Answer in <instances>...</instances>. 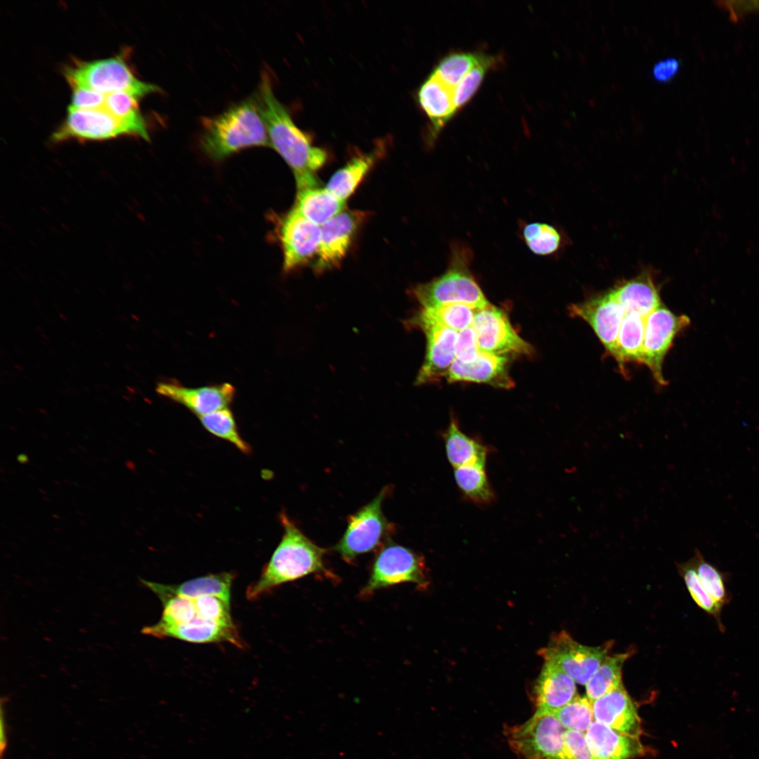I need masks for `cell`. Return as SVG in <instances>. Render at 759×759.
Listing matches in <instances>:
<instances>
[{
	"label": "cell",
	"mask_w": 759,
	"mask_h": 759,
	"mask_svg": "<svg viewBox=\"0 0 759 759\" xmlns=\"http://www.w3.org/2000/svg\"><path fill=\"white\" fill-rule=\"evenodd\" d=\"M131 136L122 123L103 108L77 110L68 108L65 119L53 133L55 143L75 139L83 141H106Z\"/></svg>",
	"instance_id": "cell-12"
},
{
	"label": "cell",
	"mask_w": 759,
	"mask_h": 759,
	"mask_svg": "<svg viewBox=\"0 0 759 759\" xmlns=\"http://www.w3.org/2000/svg\"><path fill=\"white\" fill-rule=\"evenodd\" d=\"M678 569L695 603L706 613L712 616L720 630L724 632L725 627L720 618L722 609L713 600L701 585L693 557L687 562L679 564Z\"/></svg>",
	"instance_id": "cell-37"
},
{
	"label": "cell",
	"mask_w": 759,
	"mask_h": 759,
	"mask_svg": "<svg viewBox=\"0 0 759 759\" xmlns=\"http://www.w3.org/2000/svg\"><path fill=\"white\" fill-rule=\"evenodd\" d=\"M564 741L571 759H595L588 745L584 732L566 729Z\"/></svg>",
	"instance_id": "cell-44"
},
{
	"label": "cell",
	"mask_w": 759,
	"mask_h": 759,
	"mask_svg": "<svg viewBox=\"0 0 759 759\" xmlns=\"http://www.w3.org/2000/svg\"><path fill=\"white\" fill-rule=\"evenodd\" d=\"M417 100L432 123L431 137L433 139L456 113L453 89L431 74L420 86Z\"/></svg>",
	"instance_id": "cell-24"
},
{
	"label": "cell",
	"mask_w": 759,
	"mask_h": 759,
	"mask_svg": "<svg viewBox=\"0 0 759 759\" xmlns=\"http://www.w3.org/2000/svg\"><path fill=\"white\" fill-rule=\"evenodd\" d=\"M17 460L19 462L22 464H26L29 462V458L27 455L23 453L18 455L17 457Z\"/></svg>",
	"instance_id": "cell-48"
},
{
	"label": "cell",
	"mask_w": 759,
	"mask_h": 759,
	"mask_svg": "<svg viewBox=\"0 0 759 759\" xmlns=\"http://www.w3.org/2000/svg\"><path fill=\"white\" fill-rule=\"evenodd\" d=\"M365 216V213L359 211H342L320 226L318 270L337 266L340 263Z\"/></svg>",
	"instance_id": "cell-16"
},
{
	"label": "cell",
	"mask_w": 759,
	"mask_h": 759,
	"mask_svg": "<svg viewBox=\"0 0 759 759\" xmlns=\"http://www.w3.org/2000/svg\"><path fill=\"white\" fill-rule=\"evenodd\" d=\"M508 362L505 356L480 351L477 358L469 363L455 359L446 378L449 382L484 383L495 387L510 389L514 387V382L509 374Z\"/></svg>",
	"instance_id": "cell-19"
},
{
	"label": "cell",
	"mask_w": 759,
	"mask_h": 759,
	"mask_svg": "<svg viewBox=\"0 0 759 759\" xmlns=\"http://www.w3.org/2000/svg\"><path fill=\"white\" fill-rule=\"evenodd\" d=\"M70 86L72 90V96L69 108L77 110L103 108L105 95L77 85L72 84Z\"/></svg>",
	"instance_id": "cell-43"
},
{
	"label": "cell",
	"mask_w": 759,
	"mask_h": 759,
	"mask_svg": "<svg viewBox=\"0 0 759 759\" xmlns=\"http://www.w3.org/2000/svg\"><path fill=\"white\" fill-rule=\"evenodd\" d=\"M693 559L701 585L713 600L722 609L731 600L726 584L728 574L708 562L697 548L694 549Z\"/></svg>",
	"instance_id": "cell-35"
},
{
	"label": "cell",
	"mask_w": 759,
	"mask_h": 759,
	"mask_svg": "<svg viewBox=\"0 0 759 759\" xmlns=\"http://www.w3.org/2000/svg\"><path fill=\"white\" fill-rule=\"evenodd\" d=\"M139 99L127 92L112 93L105 95L103 109L119 121L131 136L149 141L147 123L138 107Z\"/></svg>",
	"instance_id": "cell-30"
},
{
	"label": "cell",
	"mask_w": 759,
	"mask_h": 759,
	"mask_svg": "<svg viewBox=\"0 0 759 759\" xmlns=\"http://www.w3.org/2000/svg\"><path fill=\"white\" fill-rule=\"evenodd\" d=\"M680 68V62L674 57L657 61L653 66L651 74L659 83H668L675 78Z\"/></svg>",
	"instance_id": "cell-45"
},
{
	"label": "cell",
	"mask_w": 759,
	"mask_h": 759,
	"mask_svg": "<svg viewBox=\"0 0 759 759\" xmlns=\"http://www.w3.org/2000/svg\"><path fill=\"white\" fill-rule=\"evenodd\" d=\"M472 327L481 352L501 356L533 353V347L517 334L507 315L495 306L478 310Z\"/></svg>",
	"instance_id": "cell-11"
},
{
	"label": "cell",
	"mask_w": 759,
	"mask_h": 759,
	"mask_svg": "<svg viewBox=\"0 0 759 759\" xmlns=\"http://www.w3.org/2000/svg\"><path fill=\"white\" fill-rule=\"evenodd\" d=\"M200 421L212 434L230 442L244 454L251 453L252 448L240 436L233 414L228 408L202 416Z\"/></svg>",
	"instance_id": "cell-36"
},
{
	"label": "cell",
	"mask_w": 759,
	"mask_h": 759,
	"mask_svg": "<svg viewBox=\"0 0 759 759\" xmlns=\"http://www.w3.org/2000/svg\"><path fill=\"white\" fill-rule=\"evenodd\" d=\"M64 74L70 85L88 88L103 95L127 92L141 98L160 91L157 86L137 78L123 56L74 61L65 67Z\"/></svg>",
	"instance_id": "cell-5"
},
{
	"label": "cell",
	"mask_w": 759,
	"mask_h": 759,
	"mask_svg": "<svg viewBox=\"0 0 759 759\" xmlns=\"http://www.w3.org/2000/svg\"><path fill=\"white\" fill-rule=\"evenodd\" d=\"M554 713L566 729L585 733L595 721L592 701L587 696L580 697L576 695Z\"/></svg>",
	"instance_id": "cell-39"
},
{
	"label": "cell",
	"mask_w": 759,
	"mask_h": 759,
	"mask_svg": "<svg viewBox=\"0 0 759 759\" xmlns=\"http://www.w3.org/2000/svg\"><path fill=\"white\" fill-rule=\"evenodd\" d=\"M476 310L464 304H448L432 308H420L407 325L421 329L427 326H440L460 332L472 325Z\"/></svg>",
	"instance_id": "cell-27"
},
{
	"label": "cell",
	"mask_w": 759,
	"mask_h": 759,
	"mask_svg": "<svg viewBox=\"0 0 759 759\" xmlns=\"http://www.w3.org/2000/svg\"><path fill=\"white\" fill-rule=\"evenodd\" d=\"M402 583L427 588L428 580L424 557L409 548L388 543L377 554L370 577L360 591L366 598L382 588Z\"/></svg>",
	"instance_id": "cell-7"
},
{
	"label": "cell",
	"mask_w": 759,
	"mask_h": 759,
	"mask_svg": "<svg viewBox=\"0 0 759 759\" xmlns=\"http://www.w3.org/2000/svg\"><path fill=\"white\" fill-rule=\"evenodd\" d=\"M279 233L285 271L304 265L318 254L320 226L302 216L294 208L283 219Z\"/></svg>",
	"instance_id": "cell-14"
},
{
	"label": "cell",
	"mask_w": 759,
	"mask_h": 759,
	"mask_svg": "<svg viewBox=\"0 0 759 759\" xmlns=\"http://www.w3.org/2000/svg\"><path fill=\"white\" fill-rule=\"evenodd\" d=\"M524 240L536 254L549 255L557 252L562 238L559 231L545 223L533 222L525 225L522 231Z\"/></svg>",
	"instance_id": "cell-38"
},
{
	"label": "cell",
	"mask_w": 759,
	"mask_h": 759,
	"mask_svg": "<svg viewBox=\"0 0 759 759\" xmlns=\"http://www.w3.org/2000/svg\"><path fill=\"white\" fill-rule=\"evenodd\" d=\"M611 291L625 313L635 312L646 318L662 305L658 287L647 272L620 282Z\"/></svg>",
	"instance_id": "cell-23"
},
{
	"label": "cell",
	"mask_w": 759,
	"mask_h": 759,
	"mask_svg": "<svg viewBox=\"0 0 759 759\" xmlns=\"http://www.w3.org/2000/svg\"><path fill=\"white\" fill-rule=\"evenodd\" d=\"M156 391L185 406L199 417L228 408L235 394L234 387L229 383L188 387L174 382H160Z\"/></svg>",
	"instance_id": "cell-15"
},
{
	"label": "cell",
	"mask_w": 759,
	"mask_h": 759,
	"mask_svg": "<svg viewBox=\"0 0 759 759\" xmlns=\"http://www.w3.org/2000/svg\"><path fill=\"white\" fill-rule=\"evenodd\" d=\"M259 101L270 145L292 170L297 188L318 185L314 174L325 163L327 154L314 146L297 126L287 108L275 96L266 74L260 82Z\"/></svg>",
	"instance_id": "cell-1"
},
{
	"label": "cell",
	"mask_w": 759,
	"mask_h": 759,
	"mask_svg": "<svg viewBox=\"0 0 759 759\" xmlns=\"http://www.w3.org/2000/svg\"><path fill=\"white\" fill-rule=\"evenodd\" d=\"M629 653L607 656L585 685L587 697L594 701L622 682V668L629 657Z\"/></svg>",
	"instance_id": "cell-33"
},
{
	"label": "cell",
	"mask_w": 759,
	"mask_h": 759,
	"mask_svg": "<svg viewBox=\"0 0 759 759\" xmlns=\"http://www.w3.org/2000/svg\"><path fill=\"white\" fill-rule=\"evenodd\" d=\"M565 730L555 713L536 711L524 724L508 728L506 736L511 748L524 759H571Z\"/></svg>",
	"instance_id": "cell-6"
},
{
	"label": "cell",
	"mask_w": 759,
	"mask_h": 759,
	"mask_svg": "<svg viewBox=\"0 0 759 759\" xmlns=\"http://www.w3.org/2000/svg\"><path fill=\"white\" fill-rule=\"evenodd\" d=\"M471 249L454 242L450 247L449 264L446 271L431 281L413 288L412 294L420 308L448 304H464L476 310L491 304L470 271Z\"/></svg>",
	"instance_id": "cell-4"
},
{
	"label": "cell",
	"mask_w": 759,
	"mask_h": 759,
	"mask_svg": "<svg viewBox=\"0 0 759 759\" xmlns=\"http://www.w3.org/2000/svg\"><path fill=\"white\" fill-rule=\"evenodd\" d=\"M389 487L381 490L366 505L351 515L346 529L333 550L346 562L377 547L389 528L382 504Z\"/></svg>",
	"instance_id": "cell-8"
},
{
	"label": "cell",
	"mask_w": 759,
	"mask_h": 759,
	"mask_svg": "<svg viewBox=\"0 0 759 759\" xmlns=\"http://www.w3.org/2000/svg\"><path fill=\"white\" fill-rule=\"evenodd\" d=\"M280 519L283 536L259 578L248 586L246 596L249 600H257L280 585L311 574L337 580L325 566V550L308 538L284 512Z\"/></svg>",
	"instance_id": "cell-2"
},
{
	"label": "cell",
	"mask_w": 759,
	"mask_h": 759,
	"mask_svg": "<svg viewBox=\"0 0 759 759\" xmlns=\"http://www.w3.org/2000/svg\"><path fill=\"white\" fill-rule=\"evenodd\" d=\"M499 62L495 56H489L485 60L472 69L453 89L455 112L463 108L476 93L487 72Z\"/></svg>",
	"instance_id": "cell-40"
},
{
	"label": "cell",
	"mask_w": 759,
	"mask_h": 759,
	"mask_svg": "<svg viewBox=\"0 0 759 759\" xmlns=\"http://www.w3.org/2000/svg\"><path fill=\"white\" fill-rule=\"evenodd\" d=\"M344 207L345 202L337 198L325 188L316 185L297 188L294 208L302 216L321 226L342 212Z\"/></svg>",
	"instance_id": "cell-26"
},
{
	"label": "cell",
	"mask_w": 759,
	"mask_h": 759,
	"mask_svg": "<svg viewBox=\"0 0 759 759\" xmlns=\"http://www.w3.org/2000/svg\"><path fill=\"white\" fill-rule=\"evenodd\" d=\"M200 144L209 157L218 161L247 148L271 146L259 101L248 98L207 119Z\"/></svg>",
	"instance_id": "cell-3"
},
{
	"label": "cell",
	"mask_w": 759,
	"mask_h": 759,
	"mask_svg": "<svg viewBox=\"0 0 759 759\" xmlns=\"http://www.w3.org/2000/svg\"><path fill=\"white\" fill-rule=\"evenodd\" d=\"M592 709L595 721L621 733L640 737L641 720L623 683L592 701Z\"/></svg>",
	"instance_id": "cell-18"
},
{
	"label": "cell",
	"mask_w": 759,
	"mask_h": 759,
	"mask_svg": "<svg viewBox=\"0 0 759 759\" xmlns=\"http://www.w3.org/2000/svg\"><path fill=\"white\" fill-rule=\"evenodd\" d=\"M488 56V55L479 52L451 53L439 62L432 74L453 89L472 69L485 60Z\"/></svg>",
	"instance_id": "cell-34"
},
{
	"label": "cell",
	"mask_w": 759,
	"mask_h": 759,
	"mask_svg": "<svg viewBox=\"0 0 759 759\" xmlns=\"http://www.w3.org/2000/svg\"><path fill=\"white\" fill-rule=\"evenodd\" d=\"M382 153V148H376L371 153L353 157L332 175L325 188L339 200L346 202Z\"/></svg>",
	"instance_id": "cell-29"
},
{
	"label": "cell",
	"mask_w": 759,
	"mask_h": 759,
	"mask_svg": "<svg viewBox=\"0 0 759 759\" xmlns=\"http://www.w3.org/2000/svg\"><path fill=\"white\" fill-rule=\"evenodd\" d=\"M536 711L555 713L576 696L573 680L558 666L545 661L534 687Z\"/></svg>",
	"instance_id": "cell-20"
},
{
	"label": "cell",
	"mask_w": 759,
	"mask_h": 759,
	"mask_svg": "<svg viewBox=\"0 0 759 759\" xmlns=\"http://www.w3.org/2000/svg\"><path fill=\"white\" fill-rule=\"evenodd\" d=\"M141 632L159 638L173 637L194 643L228 642L238 647L244 646L235 626H224L200 618L184 625Z\"/></svg>",
	"instance_id": "cell-22"
},
{
	"label": "cell",
	"mask_w": 759,
	"mask_h": 759,
	"mask_svg": "<svg viewBox=\"0 0 759 759\" xmlns=\"http://www.w3.org/2000/svg\"><path fill=\"white\" fill-rule=\"evenodd\" d=\"M0 725H1V728H0V748H1V758H2V755L4 754V752L6 750V746H7L6 724V720H5V715H4V707H3V703L2 702H1V723H0Z\"/></svg>",
	"instance_id": "cell-47"
},
{
	"label": "cell",
	"mask_w": 759,
	"mask_h": 759,
	"mask_svg": "<svg viewBox=\"0 0 759 759\" xmlns=\"http://www.w3.org/2000/svg\"><path fill=\"white\" fill-rule=\"evenodd\" d=\"M726 4V8L730 11L731 13H734V15L737 13H742L747 11H752L754 9H759V1H727L724 2Z\"/></svg>",
	"instance_id": "cell-46"
},
{
	"label": "cell",
	"mask_w": 759,
	"mask_h": 759,
	"mask_svg": "<svg viewBox=\"0 0 759 759\" xmlns=\"http://www.w3.org/2000/svg\"><path fill=\"white\" fill-rule=\"evenodd\" d=\"M689 324L688 316L676 315L663 304L646 318L641 363L649 368L660 385L667 384L662 369L664 358L675 337Z\"/></svg>",
	"instance_id": "cell-10"
},
{
	"label": "cell",
	"mask_w": 759,
	"mask_h": 759,
	"mask_svg": "<svg viewBox=\"0 0 759 759\" xmlns=\"http://www.w3.org/2000/svg\"><path fill=\"white\" fill-rule=\"evenodd\" d=\"M198 618L221 625L235 627L230 602L216 596H202L193 599Z\"/></svg>",
	"instance_id": "cell-41"
},
{
	"label": "cell",
	"mask_w": 759,
	"mask_h": 759,
	"mask_svg": "<svg viewBox=\"0 0 759 759\" xmlns=\"http://www.w3.org/2000/svg\"><path fill=\"white\" fill-rule=\"evenodd\" d=\"M420 330L426 336L427 352L415 382L423 384L438 382L441 377H446L455 359L458 332L440 326H427Z\"/></svg>",
	"instance_id": "cell-17"
},
{
	"label": "cell",
	"mask_w": 759,
	"mask_h": 759,
	"mask_svg": "<svg viewBox=\"0 0 759 759\" xmlns=\"http://www.w3.org/2000/svg\"><path fill=\"white\" fill-rule=\"evenodd\" d=\"M125 465L129 469H134L135 468V467H134V464L130 460H127L126 462Z\"/></svg>",
	"instance_id": "cell-49"
},
{
	"label": "cell",
	"mask_w": 759,
	"mask_h": 759,
	"mask_svg": "<svg viewBox=\"0 0 759 759\" xmlns=\"http://www.w3.org/2000/svg\"><path fill=\"white\" fill-rule=\"evenodd\" d=\"M646 318L635 312L625 313L618 335L616 358L621 371L626 362L641 363Z\"/></svg>",
	"instance_id": "cell-31"
},
{
	"label": "cell",
	"mask_w": 759,
	"mask_h": 759,
	"mask_svg": "<svg viewBox=\"0 0 759 759\" xmlns=\"http://www.w3.org/2000/svg\"><path fill=\"white\" fill-rule=\"evenodd\" d=\"M234 577L231 573L210 574L179 585H164L143 579L141 581L156 595L167 594L191 599L211 595L230 602L231 588Z\"/></svg>",
	"instance_id": "cell-25"
},
{
	"label": "cell",
	"mask_w": 759,
	"mask_h": 759,
	"mask_svg": "<svg viewBox=\"0 0 759 759\" xmlns=\"http://www.w3.org/2000/svg\"><path fill=\"white\" fill-rule=\"evenodd\" d=\"M585 734L595 759H630L644 751L639 737L621 733L595 720Z\"/></svg>",
	"instance_id": "cell-21"
},
{
	"label": "cell",
	"mask_w": 759,
	"mask_h": 759,
	"mask_svg": "<svg viewBox=\"0 0 759 759\" xmlns=\"http://www.w3.org/2000/svg\"><path fill=\"white\" fill-rule=\"evenodd\" d=\"M612 642L588 647L574 640L566 631L553 635L547 646L540 651L545 661L558 666L576 683L585 685L607 656Z\"/></svg>",
	"instance_id": "cell-9"
},
{
	"label": "cell",
	"mask_w": 759,
	"mask_h": 759,
	"mask_svg": "<svg viewBox=\"0 0 759 759\" xmlns=\"http://www.w3.org/2000/svg\"><path fill=\"white\" fill-rule=\"evenodd\" d=\"M443 439L447 458L454 468L470 465H485L488 448L477 439L462 432L455 420L451 419Z\"/></svg>",
	"instance_id": "cell-28"
},
{
	"label": "cell",
	"mask_w": 759,
	"mask_h": 759,
	"mask_svg": "<svg viewBox=\"0 0 759 759\" xmlns=\"http://www.w3.org/2000/svg\"><path fill=\"white\" fill-rule=\"evenodd\" d=\"M480 353L472 327L458 332L455 343V359L465 363L475 361Z\"/></svg>",
	"instance_id": "cell-42"
},
{
	"label": "cell",
	"mask_w": 759,
	"mask_h": 759,
	"mask_svg": "<svg viewBox=\"0 0 759 759\" xmlns=\"http://www.w3.org/2000/svg\"><path fill=\"white\" fill-rule=\"evenodd\" d=\"M569 311L590 325L608 353L616 359L618 335L625 312L611 290L571 305Z\"/></svg>",
	"instance_id": "cell-13"
},
{
	"label": "cell",
	"mask_w": 759,
	"mask_h": 759,
	"mask_svg": "<svg viewBox=\"0 0 759 759\" xmlns=\"http://www.w3.org/2000/svg\"><path fill=\"white\" fill-rule=\"evenodd\" d=\"M455 482L462 493L477 505H488L495 499L489 484L485 465H470L455 467Z\"/></svg>",
	"instance_id": "cell-32"
}]
</instances>
